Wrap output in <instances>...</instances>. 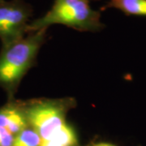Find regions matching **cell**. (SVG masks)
<instances>
[{"label": "cell", "mask_w": 146, "mask_h": 146, "mask_svg": "<svg viewBox=\"0 0 146 146\" xmlns=\"http://www.w3.org/2000/svg\"><path fill=\"white\" fill-rule=\"evenodd\" d=\"M47 29L32 32L21 40L2 47L0 53V88L9 100L14 99L20 83L35 61L45 41Z\"/></svg>", "instance_id": "6da1fadb"}, {"label": "cell", "mask_w": 146, "mask_h": 146, "mask_svg": "<svg viewBox=\"0 0 146 146\" xmlns=\"http://www.w3.org/2000/svg\"><path fill=\"white\" fill-rule=\"evenodd\" d=\"M53 25H63L82 32H98L104 27L100 12L91 7L89 0H54L44 16L29 23L28 33Z\"/></svg>", "instance_id": "7a4b0ae2"}, {"label": "cell", "mask_w": 146, "mask_h": 146, "mask_svg": "<svg viewBox=\"0 0 146 146\" xmlns=\"http://www.w3.org/2000/svg\"><path fill=\"white\" fill-rule=\"evenodd\" d=\"M23 103L29 124L42 141L50 138L66 123L68 110L75 104L70 98L31 100Z\"/></svg>", "instance_id": "3957f363"}, {"label": "cell", "mask_w": 146, "mask_h": 146, "mask_svg": "<svg viewBox=\"0 0 146 146\" xmlns=\"http://www.w3.org/2000/svg\"><path fill=\"white\" fill-rule=\"evenodd\" d=\"M32 8L23 0H0V40L2 47L25 36Z\"/></svg>", "instance_id": "277c9868"}, {"label": "cell", "mask_w": 146, "mask_h": 146, "mask_svg": "<svg viewBox=\"0 0 146 146\" xmlns=\"http://www.w3.org/2000/svg\"><path fill=\"white\" fill-rule=\"evenodd\" d=\"M29 126L23 102L11 99L0 107V127L14 136Z\"/></svg>", "instance_id": "5b68a950"}, {"label": "cell", "mask_w": 146, "mask_h": 146, "mask_svg": "<svg viewBox=\"0 0 146 146\" xmlns=\"http://www.w3.org/2000/svg\"><path fill=\"white\" fill-rule=\"evenodd\" d=\"M76 144V132L66 123L50 138L42 141L41 146H75Z\"/></svg>", "instance_id": "8992f818"}, {"label": "cell", "mask_w": 146, "mask_h": 146, "mask_svg": "<svg viewBox=\"0 0 146 146\" xmlns=\"http://www.w3.org/2000/svg\"><path fill=\"white\" fill-rule=\"evenodd\" d=\"M107 7L116 8L127 16H146V0H109Z\"/></svg>", "instance_id": "52a82bcc"}, {"label": "cell", "mask_w": 146, "mask_h": 146, "mask_svg": "<svg viewBox=\"0 0 146 146\" xmlns=\"http://www.w3.org/2000/svg\"><path fill=\"white\" fill-rule=\"evenodd\" d=\"M42 138L30 126L20 131L14 137L13 146H41Z\"/></svg>", "instance_id": "ba28073f"}, {"label": "cell", "mask_w": 146, "mask_h": 146, "mask_svg": "<svg viewBox=\"0 0 146 146\" xmlns=\"http://www.w3.org/2000/svg\"><path fill=\"white\" fill-rule=\"evenodd\" d=\"M14 137L11 132L0 127V146H13Z\"/></svg>", "instance_id": "9c48e42d"}, {"label": "cell", "mask_w": 146, "mask_h": 146, "mask_svg": "<svg viewBox=\"0 0 146 146\" xmlns=\"http://www.w3.org/2000/svg\"><path fill=\"white\" fill-rule=\"evenodd\" d=\"M94 146H115L114 145H111V144H108V143H101L98 145H96Z\"/></svg>", "instance_id": "30bf717a"}]
</instances>
